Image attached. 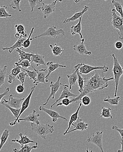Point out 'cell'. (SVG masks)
<instances>
[{"mask_svg": "<svg viewBox=\"0 0 123 152\" xmlns=\"http://www.w3.org/2000/svg\"><path fill=\"white\" fill-rule=\"evenodd\" d=\"M39 109L40 111H43V112L47 114L49 116L51 117L52 118V121L53 122H56L58 118L63 119L67 121H68L67 119L65 117L62 116L61 115H59V113H58L57 112L55 111V110L44 107L42 106H40L39 107Z\"/></svg>", "mask_w": 123, "mask_h": 152, "instance_id": "13", "label": "cell"}, {"mask_svg": "<svg viewBox=\"0 0 123 152\" xmlns=\"http://www.w3.org/2000/svg\"><path fill=\"white\" fill-rule=\"evenodd\" d=\"M58 1H59V2H60L62 1V0H58Z\"/></svg>", "mask_w": 123, "mask_h": 152, "instance_id": "53", "label": "cell"}, {"mask_svg": "<svg viewBox=\"0 0 123 152\" xmlns=\"http://www.w3.org/2000/svg\"><path fill=\"white\" fill-rule=\"evenodd\" d=\"M32 67L33 68L34 70H35L37 72V78L35 82H34L33 83L35 85L37 86L38 85L39 83H46V74H45L46 71L47 70L46 69H42L38 70L36 69L34 67L32 66Z\"/></svg>", "mask_w": 123, "mask_h": 152, "instance_id": "21", "label": "cell"}, {"mask_svg": "<svg viewBox=\"0 0 123 152\" xmlns=\"http://www.w3.org/2000/svg\"><path fill=\"white\" fill-rule=\"evenodd\" d=\"M26 76H27V73L26 72H25L24 71L22 70V71L21 72L17 75L16 78L21 82L22 84L24 85L25 81V77H26Z\"/></svg>", "mask_w": 123, "mask_h": 152, "instance_id": "44", "label": "cell"}, {"mask_svg": "<svg viewBox=\"0 0 123 152\" xmlns=\"http://www.w3.org/2000/svg\"><path fill=\"white\" fill-rule=\"evenodd\" d=\"M2 104L5 107L8 108L10 110V111L12 112V113L13 115L15 117V119L17 118L19 116V114H20L21 108H14L10 106L7 103H3V104Z\"/></svg>", "mask_w": 123, "mask_h": 152, "instance_id": "39", "label": "cell"}, {"mask_svg": "<svg viewBox=\"0 0 123 152\" xmlns=\"http://www.w3.org/2000/svg\"><path fill=\"white\" fill-rule=\"evenodd\" d=\"M26 38L22 36H20V37L18 39L16 42L14 43L12 46L8 48H2V50H8L10 53H12L14 50H16L17 48L22 49L23 48V44L25 40L26 39Z\"/></svg>", "mask_w": 123, "mask_h": 152, "instance_id": "20", "label": "cell"}, {"mask_svg": "<svg viewBox=\"0 0 123 152\" xmlns=\"http://www.w3.org/2000/svg\"><path fill=\"white\" fill-rule=\"evenodd\" d=\"M108 69H109V67L106 65L102 66H93L86 64L80 63V66L79 69V71L80 74L87 75L90 73L91 72L96 70H101L104 72H108Z\"/></svg>", "mask_w": 123, "mask_h": 152, "instance_id": "6", "label": "cell"}, {"mask_svg": "<svg viewBox=\"0 0 123 152\" xmlns=\"http://www.w3.org/2000/svg\"><path fill=\"white\" fill-rule=\"evenodd\" d=\"M25 90V87L24 85H18L16 86V92L18 94H22L23 93L24 91Z\"/></svg>", "mask_w": 123, "mask_h": 152, "instance_id": "47", "label": "cell"}, {"mask_svg": "<svg viewBox=\"0 0 123 152\" xmlns=\"http://www.w3.org/2000/svg\"><path fill=\"white\" fill-rule=\"evenodd\" d=\"M72 125L74 127V129L71 130L67 132V134H69V133L76 130L83 131L86 130H88L89 124L83 121L82 119L80 118L79 117H78L77 120L75 122H73Z\"/></svg>", "mask_w": 123, "mask_h": 152, "instance_id": "15", "label": "cell"}, {"mask_svg": "<svg viewBox=\"0 0 123 152\" xmlns=\"http://www.w3.org/2000/svg\"><path fill=\"white\" fill-rule=\"evenodd\" d=\"M25 98H17L14 97L13 95L12 94L10 95L9 96V100H7L6 99H4L3 100L1 101V104L3 103H7L9 105L14 108L19 109L21 108L22 107V104Z\"/></svg>", "mask_w": 123, "mask_h": 152, "instance_id": "10", "label": "cell"}, {"mask_svg": "<svg viewBox=\"0 0 123 152\" xmlns=\"http://www.w3.org/2000/svg\"><path fill=\"white\" fill-rule=\"evenodd\" d=\"M111 13V23L114 29L118 30L119 39H123V18L117 15L115 9H112Z\"/></svg>", "mask_w": 123, "mask_h": 152, "instance_id": "4", "label": "cell"}, {"mask_svg": "<svg viewBox=\"0 0 123 152\" xmlns=\"http://www.w3.org/2000/svg\"><path fill=\"white\" fill-rule=\"evenodd\" d=\"M96 70L92 75L88 79L86 78L84 83L83 91L77 97L71 99V104L77 103L85 95H88L90 93L96 92L97 90H102L108 87L109 81L114 80V77L106 78L103 75V72H98Z\"/></svg>", "mask_w": 123, "mask_h": 152, "instance_id": "1", "label": "cell"}, {"mask_svg": "<svg viewBox=\"0 0 123 152\" xmlns=\"http://www.w3.org/2000/svg\"><path fill=\"white\" fill-rule=\"evenodd\" d=\"M81 1H82V0H74V2L76 3H78L80 2ZM83 1H85V0H83Z\"/></svg>", "mask_w": 123, "mask_h": 152, "instance_id": "52", "label": "cell"}, {"mask_svg": "<svg viewBox=\"0 0 123 152\" xmlns=\"http://www.w3.org/2000/svg\"><path fill=\"white\" fill-rule=\"evenodd\" d=\"M40 115L39 114H36V111L35 110H33L32 114H30L29 115L25 117L22 118H19V121H26V122H31V123H35L36 124H40V119H39Z\"/></svg>", "mask_w": 123, "mask_h": 152, "instance_id": "18", "label": "cell"}, {"mask_svg": "<svg viewBox=\"0 0 123 152\" xmlns=\"http://www.w3.org/2000/svg\"><path fill=\"white\" fill-rule=\"evenodd\" d=\"M21 49H22L20 48H17L16 49V52H18L19 56H20L18 62H21L22 61L26 59L28 60L31 62V57L33 55L34 53H33V52L27 53L25 51H23Z\"/></svg>", "mask_w": 123, "mask_h": 152, "instance_id": "27", "label": "cell"}, {"mask_svg": "<svg viewBox=\"0 0 123 152\" xmlns=\"http://www.w3.org/2000/svg\"><path fill=\"white\" fill-rule=\"evenodd\" d=\"M9 91H10V89H9V88H6V90L4 91V93H3V94H0V101H1L2 99V98L4 96L7 95V94H9Z\"/></svg>", "mask_w": 123, "mask_h": 152, "instance_id": "50", "label": "cell"}, {"mask_svg": "<svg viewBox=\"0 0 123 152\" xmlns=\"http://www.w3.org/2000/svg\"><path fill=\"white\" fill-rule=\"evenodd\" d=\"M104 1H107V0H104Z\"/></svg>", "mask_w": 123, "mask_h": 152, "instance_id": "54", "label": "cell"}, {"mask_svg": "<svg viewBox=\"0 0 123 152\" xmlns=\"http://www.w3.org/2000/svg\"><path fill=\"white\" fill-rule=\"evenodd\" d=\"M115 47L116 48L117 50H120L123 47V44L122 42L120 41H117L115 44Z\"/></svg>", "mask_w": 123, "mask_h": 152, "instance_id": "49", "label": "cell"}, {"mask_svg": "<svg viewBox=\"0 0 123 152\" xmlns=\"http://www.w3.org/2000/svg\"><path fill=\"white\" fill-rule=\"evenodd\" d=\"M22 70L21 66L14 65L8 75V83L11 84L15 81L17 75L22 72Z\"/></svg>", "mask_w": 123, "mask_h": 152, "instance_id": "22", "label": "cell"}, {"mask_svg": "<svg viewBox=\"0 0 123 152\" xmlns=\"http://www.w3.org/2000/svg\"><path fill=\"white\" fill-rule=\"evenodd\" d=\"M49 47L51 48L52 53L54 56H60L62 55L64 49L62 48L61 47L58 46L56 43H55L54 45L51 44L49 45Z\"/></svg>", "mask_w": 123, "mask_h": 152, "instance_id": "30", "label": "cell"}, {"mask_svg": "<svg viewBox=\"0 0 123 152\" xmlns=\"http://www.w3.org/2000/svg\"><path fill=\"white\" fill-rule=\"evenodd\" d=\"M121 145H122V148H121V150H118L117 151L118 152H123V139H122V140H121Z\"/></svg>", "mask_w": 123, "mask_h": 152, "instance_id": "51", "label": "cell"}, {"mask_svg": "<svg viewBox=\"0 0 123 152\" xmlns=\"http://www.w3.org/2000/svg\"><path fill=\"white\" fill-rule=\"evenodd\" d=\"M34 29V27H33L32 28L29 36L24 42L23 44V48H28L30 47V45H31V41L32 40H31V37H32V35H33V33Z\"/></svg>", "mask_w": 123, "mask_h": 152, "instance_id": "40", "label": "cell"}, {"mask_svg": "<svg viewBox=\"0 0 123 152\" xmlns=\"http://www.w3.org/2000/svg\"><path fill=\"white\" fill-rule=\"evenodd\" d=\"M81 100L82 105L85 106L89 105L91 103V99L88 95L84 96L82 97Z\"/></svg>", "mask_w": 123, "mask_h": 152, "instance_id": "46", "label": "cell"}, {"mask_svg": "<svg viewBox=\"0 0 123 152\" xmlns=\"http://www.w3.org/2000/svg\"><path fill=\"white\" fill-rule=\"evenodd\" d=\"M31 61L28 60H24L21 62H18V61L15 62V65L21 66L22 68L27 69L31 66Z\"/></svg>", "mask_w": 123, "mask_h": 152, "instance_id": "42", "label": "cell"}, {"mask_svg": "<svg viewBox=\"0 0 123 152\" xmlns=\"http://www.w3.org/2000/svg\"><path fill=\"white\" fill-rule=\"evenodd\" d=\"M9 136V131L6 129L4 131L2 134H1V144H0V151L1 150L4 144L6 143Z\"/></svg>", "mask_w": 123, "mask_h": 152, "instance_id": "33", "label": "cell"}, {"mask_svg": "<svg viewBox=\"0 0 123 152\" xmlns=\"http://www.w3.org/2000/svg\"><path fill=\"white\" fill-rule=\"evenodd\" d=\"M43 0H27L31 9V12H33L34 9L37 4L43 2Z\"/></svg>", "mask_w": 123, "mask_h": 152, "instance_id": "43", "label": "cell"}, {"mask_svg": "<svg viewBox=\"0 0 123 152\" xmlns=\"http://www.w3.org/2000/svg\"><path fill=\"white\" fill-rule=\"evenodd\" d=\"M57 1L58 0H55L52 3L48 4L43 3L42 6L38 8V10L41 11L43 13L44 18L46 19L48 18L55 12Z\"/></svg>", "mask_w": 123, "mask_h": 152, "instance_id": "8", "label": "cell"}, {"mask_svg": "<svg viewBox=\"0 0 123 152\" xmlns=\"http://www.w3.org/2000/svg\"><path fill=\"white\" fill-rule=\"evenodd\" d=\"M21 1L22 0H12L9 6L14 9L18 10L19 12H21L22 11V9L20 8Z\"/></svg>", "mask_w": 123, "mask_h": 152, "instance_id": "41", "label": "cell"}, {"mask_svg": "<svg viewBox=\"0 0 123 152\" xmlns=\"http://www.w3.org/2000/svg\"><path fill=\"white\" fill-rule=\"evenodd\" d=\"M111 56L113 58L114 64L112 72L114 75V80L115 84V91L114 92V96H117V92L118 86L121 77L123 75V68L121 66L117 58L113 54Z\"/></svg>", "mask_w": 123, "mask_h": 152, "instance_id": "3", "label": "cell"}, {"mask_svg": "<svg viewBox=\"0 0 123 152\" xmlns=\"http://www.w3.org/2000/svg\"><path fill=\"white\" fill-rule=\"evenodd\" d=\"M8 8L6 5H3L0 7V17L1 18H8L12 17V15L7 11Z\"/></svg>", "mask_w": 123, "mask_h": 152, "instance_id": "38", "label": "cell"}, {"mask_svg": "<svg viewBox=\"0 0 123 152\" xmlns=\"http://www.w3.org/2000/svg\"><path fill=\"white\" fill-rule=\"evenodd\" d=\"M46 65L48 67V72L46 77V83H48L50 80V75L51 73L55 71L58 68H65L67 67V65H62L59 63H54L53 61H52L47 63Z\"/></svg>", "mask_w": 123, "mask_h": 152, "instance_id": "14", "label": "cell"}, {"mask_svg": "<svg viewBox=\"0 0 123 152\" xmlns=\"http://www.w3.org/2000/svg\"><path fill=\"white\" fill-rule=\"evenodd\" d=\"M60 35L63 36L66 35L65 31L62 28L57 29L56 26H53L51 27L48 28L45 32L42 33L41 34L32 38L31 40L43 37H51L55 39H57L58 37Z\"/></svg>", "mask_w": 123, "mask_h": 152, "instance_id": "5", "label": "cell"}, {"mask_svg": "<svg viewBox=\"0 0 123 152\" xmlns=\"http://www.w3.org/2000/svg\"><path fill=\"white\" fill-rule=\"evenodd\" d=\"M45 58L43 55L39 54H34L31 57V62L34 63L37 66L46 65V64L45 62Z\"/></svg>", "mask_w": 123, "mask_h": 152, "instance_id": "24", "label": "cell"}, {"mask_svg": "<svg viewBox=\"0 0 123 152\" xmlns=\"http://www.w3.org/2000/svg\"><path fill=\"white\" fill-rule=\"evenodd\" d=\"M70 104H71V99H69L68 98H65L63 99L62 100L61 102H59L57 104L56 106L58 107L59 106L64 105L65 106H68Z\"/></svg>", "mask_w": 123, "mask_h": 152, "instance_id": "45", "label": "cell"}, {"mask_svg": "<svg viewBox=\"0 0 123 152\" xmlns=\"http://www.w3.org/2000/svg\"><path fill=\"white\" fill-rule=\"evenodd\" d=\"M103 132H101L97 131L95 133H93L91 137H89L87 140L88 142H91L97 145L101 149L102 152H104L103 147Z\"/></svg>", "mask_w": 123, "mask_h": 152, "instance_id": "9", "label": "cell"}, {"mask_svg": "<svg viewBox=\"0 0 123 152\" xmlns=\"http://www.w3.org/2000/svg\"><path fill=\"white\" fill-rule=\"evenodd\" d=\"M77 73L78 75V86L79 87V91L80 93H81L83 92V88H84V83H85L86 78H83L81 76L82 75L80 74L79 69L77 72Z\"/></svg>", "mask_w": 123, "mask_h": 152, "instance_id": "35", "label": "cell"}, {"mask_svg": "<svg viewBox=\"0 0 123 152\" xmlns=\"http://www.w3.org/2000/svg\"><path fill=\"white\" fill-rule=\"evenodd\" d=\"M89 9V7L88 6H85L83 7V9L80 12H77L75 13L72 16L70 17V18H65L63 22V24L68 23H70L71 22H74L76 21L77 19H80L81 17L87 11H88V9Z\"/></svg>", "mask_w": 123, "mask_h": 152, "instance_id": "19", "label": "cell"}, {"mask_svg": "<svg viewBox=\"0 0 123 152\" xmlns=\"http://www.w3.org/2000/svg\"><path fill=\"white\" fill-rule=\"evenodd\" d=\"M101 113L100 117L105 118H113L111 112L112 109L111 107L106 108L103 107L101 108Z\"/></svg>", "mask_w": 123, "mask_h": 152, "instance_id": "31", "label": "cell"}, {"mask_svg": "<svg viewBox=\"0 0 123 152\" xmlns=\"http://www.w3.org/2000/svg\"><path fill=\"white\" fill-rule=\"evenodd\" d=\"M7 68H8V67L6 65L4 66L3 69L1 68V71H0V86H1L3 85H4V83H5Z\"/></svg>", "mask_w": 123, "mask_h": 152, "instance_id": "36", "label": "cell"}, {"mask_svg": "<svg viewBox=\"0 0 123 152\" xmlns=\"http://www.w3.org/2000/svg\"><path fill=\"white\" fill-rule=\"evenodd\" d=\"M61 76H59L57 80L56 83H54L53 81H52L50 83V87L51 88V93L49 95L48 98L47 99L46 101L45 102V104H43V106H45L48 104V101H49L50 99L52 97L53 99L55 98V94L57 93L58 91L59 90L60 86L62 85V84L60 83L61 80Z\"/></svg>", "mask_w": 123, "mask_h": 152, "instance_id": "11", "label": "cell"}, {"mask_svg": "<svg viewBox=\"0 0 123 152\" xmlns=\"http://www.w3.org/2000/svg\"><path fill=\"white\" fill-rule=\"evenodd\" d=\"M22 70L26 72L27 73V76L29 77L30 80H33L34 82H35L37 78V72L35 70L31 71L25 68H22L21 67Z\"/></svg>", "mask_w": 123, "mask_h": 152, "instance_id": "37", "label": "cell"}, {"mask_svg": "<svg viewBox=\"0 0 123 152\" xmlns=\"http://www.w3.org/2000/svg\"><path fill=\"white\" fill-rule=\"evenodd\" d=\"M80 41V43L79 45H75L73 46V49L74 50L80 55H91L92 52L88 51L86 48V46L84 44L85 39L82 38V39H78Z\"/></svg>", "mask_w": 123, "mask_h": 152, "instance_id": "16", "label": "cell"}, {"mask_svg": "<svg viewBox=\"0 0 123 152\" xmlns=\"http://www.w3.org/2000/svg\"><path fill=\"white\" fill-rule=\"evenodd\" d=\"M69 86L67 85H63V89H62V91L61 94L59 96V98L57 99L56 100V102L53 103V104L51 106V108H53L56 104L59 102L60 100L65 98H68L69 97H76L78 96L77 95L75 94L72 93L69 90Z\"/></svg>", "mask_w": 123, "mask_h": 152, "instance_id": "12", "label": "cell"}, {"mask_svg": "<svg viewBox=\"0 0 123 152\" xmlns=\"http://www.w3.org/2000/svg\"><path fill=\"white\" fill-rule=\"evenodd\" d=\"M112 4L114 6L116 12L120 14L122 18H123V5L120 2L117 1L115 0H112Z\"/></svg>", "mask_w": 123, "mask_h": 152, "instance_id": "32", "label": "cell"}, {"mask_svg": "<svg viewBox=\"0 0 123 152\" xmlns=\"http://www.w3.org/2000/svg\"><path fill=\"white\" fill-rule=\"evenodd\" d=\"M36 86L35 85L33 87H32L31 88V92L29 93V94L27 96L26 98L25 99L23 102L22 104V107H21V111H20V114H19V116H18L17 118L15 119L14 120V121L13 122H9V125L11 126H14L16 124V123L17 122L18 123H20V121H19V118L20 116L22 115V114L25 111V110L28 107H29V104H30V100H31V97H32V95H33V93L35 90Z\"/></svg>", "mask_w": 123, "mask_h": 152, "instance_id": "7", "label": "cell"}, {"mask_svg": "<svg viewBox=\"0 0 123 152\" xmlns=\"http://www.w3.org/2000/svg\"><path fill=\"white\" fill-rule=\"evenodd\" d=\"M112 129L120 133L121 137H122V139H123V129H120L117 126H113Z\"/></svg>", "mask_w": 123, "mask_h": 152, "instance_id": "48", "label": "cell"}, {"mask_svg": "<svg viewBox=\"0 0 123 152\" xmlns=\"http://www.w3.org/2000/svg\"><path fill=\"white\" fill-rule=\"evenodd\" d=\"M121 98L120 96H116L114 98H111L110 97V96L108 95L107 98H104L103 101L107 102L111 105H118L119 101L121 100Z\"/></svg>", "mask_w": 123, "mask_h": 152, "instance_id": "34", "label": "cell"}, {"mask_svg": "<svg viewBox=\"0 0 123 152\" xmlns=\"http://www.w3.org/2000/svg\"><path fill=\"white\" fill-rule=\"evenodd\" d=\"M14 28L16 31V34H15V38L18 39L21 36L26 38L28 37L25 27L23 25L16 24L14 26Z\"/></svg>", "mask_w": 123, "mask_h": 152, "instance_id": "26", "label": "cell"}, {"mask_svg": "<svg viewBox=\"0 0 123 152\" xmlns=\"http://www.w3.org/2000/svg\"><path fill=\"white\" fill-rule=\"evenodd\" d=\"M31 127L32 131L44 140L46 139L48 134L53 133L54 131V126L49 124L38 125L36 123H32Z\"/></svg>", "mask_w": 123, "mask_h": 152, "instance_id": "2", "label": "cell"}, {"mask_svg": "<svg viewBox=\"0 0 123 152\" xmlns=\"http://www.w3.org/2000/svg\"><path fill=\"white\" fill-rule=\"evenodd\" d=\"M82 105V103H80L79 106L77 111H76L75 113H74V114H73L70 117V120H69V121L68 127L67 129L66 130L65 132L63 133V135H66V134H67V132L69 131L71 126L72 125V123H73V122H75V121H76L77 120L78 118L79 117V113L80 110V108L81 107Z\"/></svg>", "mask_w": 123, "mask_h": 152, "instance_id": "28", "label": "cell"}, {"mask_svg": "<svg viewBox=\"0 0 123 152\" xmlns=\"http://www.w3.org/2000/svg\"><path fill=\"white\" fill-rule=\"evenodd\" d=\"M19 136L20 137V140L15 139L14 140H12V142H18L20 145L27 144L30 143H35L36 145H38V143L35 141L32 140L28 136L25 134H23V133H20L19 134Z\"/></svg>", "mask_w": 123, "mask_h": 152, "instance_id": "23", "label": "cell"}, {"mask_svg": "<svg viewBox=\"0 0 123 152\" xmlns=\"http://www.w3.org/2000/svg\"><path fill=\"white\" fill-rule=\"evenodd\" d=\"M80 66V63L77 64L74 67L75 71L72 73V74L68 75H67L68 79V82L69 84V89L71 90L72 89V87L73 86L76 85L77 83V80H78V75L77 73L78 70L79 69Z\"/></svg>", "mask_w": 123, "mask_h": 152, "instance_id": "17", "label": "cell"}, {"mask_svg": "<svg viewBox=\"0 0 123 152\" xmlns=\"http://www.w3.org/2000/svg\"><path fill=\"white\" fill-rule=\"evenodd\" d=\"M38 145H34L33 146H30L28 145V144H27L21 145L20 148L19 150H17L16 148L13 149L14 152H30L32 151V150H35L38 148Z\"/></svg>", "mask_w": 123, "mask_h": 152, "instance_id": "29", "label": "cell"}, {"mask_svg": "<svg viewBox=\"0 0 123 152\" xmlns=\"http://www.w3.org/2000/svg\"><path fill=\"white\" fill-rule=\"evenodd\" d=\"M82 16L80 18L78 23L76 25L72 26L71 27V33L72 35H75L76 34H79L81 38H83V36L82 34Z\"/></svg>", "mask_w": 123, "mask_h": 152, "instance_id": "25", "label": "cell"}]
</instances>
